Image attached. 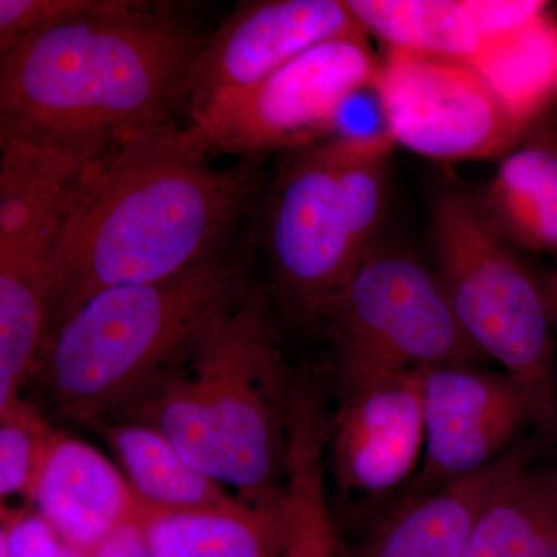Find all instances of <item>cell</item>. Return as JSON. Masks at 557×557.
<instances>
[{
  "instance_id": "1",
  "label": "cell",
  "mask_w": 557,
  "mask_h": 557,
  "mask_svg": "<svg viewBox=\"0 0 557 557\" xmlns=\"http://www.w3.org/2000/svg\"><path fill=\"white\" fill-rule=\"evenodd\" d=\"M211 156L178 123L110 150L51 260L46 341L98 293L166 281L228 247L255 193L258 160L219 168Z\"/></svg>"
},
{
  "instance_id": "2",
  "label": "cell",
  "mask_w": 557,
  "mask_h": 557,
  "mask_svg": "<svg viewBox=\"0 0 557 557\" xmlns=\"http://www.w3.org/2000/svg\"><path fill=\"white\" fill-rule=\"evenodd\" d=\"M208 35L168 2L123 0L0 51V132L95 150L188 115Z\"/></svg>"
},
{
  "instance_id": "3",
  "label": "cell",
  "mask_w": 557,
  "mask_h": 557,
  "mask_svg": "<svg viewBox=\"0 0 557 557\" xmlns=\"http://www.w3.org/2000/svg\"><path fill=\"white\" fill-rule=\"evenodd\" d=\"M292 381L265 295L251 288L188 359L116 420L156 429L194 468L234 487L240 500L276 504L284 486Z\"/></svg>"
},
{
  "instance_id": "4",
  "label": "cell",
  "mask_w": 557,
  "mask_h": 557,
  "mask_svg": "<svg viewBox=\"0 0 557 557\" xmlns=\"http://www.w3.org/2000/svg\"><path fill=\"white\" fill-rule=\"evenodd\" d=\"M244 249L223 248L177 276L106 289L47 338L38 372L54 408L87 428L116 420L188 359L247 296Z\"/></svg>"
},
{
  "instance_id": "5",
  "label": "cell",
  "mask_w": 557,
  "mask_h": 557,
  "mask_svg": "<svg viewBox=\"0 0 557 557\" xmlns=\"http://www.w3.org/2000/svg\"><path fill=\"white\" fill-rule=\"evenodd\" d=\"M395 146L329 137L292 150L262 212V247L288 309L321 318L379 244Z\"/></svg>"
},
{
  "instance_id": "6",
  "label": "cell",
  "mask_w": 557,
  "mask_h": 557,
  "mask_svg": "<svg viewBox=\"0 0 557 557\" xmlns=\"http://www.w3.org/2000/svg\"><path fill=\"white\" fill-rule=\"evenodd\" d=\"M109 152L0 132V409L39 368L50 263Z\"/></svg>"
},
{
  "instance_id": "7",
  "label": "cell",
  "mask_w": 557,
  "mask_h": 557,
  "mask_svg": "<svg viewBox=\"0 0 557 557\" xmlns=\"http://www.w3.org/2000/svg\"><path fill=\"white\" fill-rule=\"evenodd\" d=\"M437 277L471 343L522 381L545 431L557 432L555 339L541 281L516 258L490 215L450 190L434 209Z\"/></svg>"
},
{
  "instance_id": "8",
  "label": "cell",
  "mask_w": 557,
  "mask_h": 557,
  "mask_svg": "<svg viewBox=\"0 0 557 557\" xmlns=\"http://www.w3.org/2000/svg\"><path fill=\"white\" fill-rule=\"evenodd\" d=\"M339 381L443 364H479L437 273L376 244L324 310Z\"/></svg>"
},
{
  "instance_id": "9",
  "label": "cell",
  "mask_w": 557,
  "mask_h": 557,
  "mask_svg": "<svg viewBox=\"0 0 557 557\" xmlns=\"http://www.w3.org/2000/svg\"><path fill=\"white\" fill-rule=\"evenodd\" d=\"M379 67L368 33L327 40L251 86L220 91L189 113V126L211 153L240 160L302 149L332 137L341 110Z\"/></svg>"
},
{
  "instance_id": "10",
  "label": "cell",
  "mask_w": 557,
  "mask_h": 557,
  "mask_svg": "<svg viewBox=\"0 0 557 557\" xmlns=\"http://www.w3.org/2000/svg\"><path fill=\"white\" fill-rule=\"evenodd\" d=\"M375 87L395 143L428 159H491L523 131L468 61L388 49Z\"/></svg>"
},
{
  "instance_id": "11",
  "label": "cell",
  "mask_w": 557,
  "mask_h": 557,
  "mask_svg": "<svg viewBox=\"0 0 557 557\" xmlns=\"http://www.w3.org/2000/svg\"><path fill=\"white\" fill-rule=\"evenodd\" d=\"M424 453L401 502L478 474L504 457L530 424L544 429L530 388L502 370L443 364L420 370Z\"/></svg>"
},
{
  "instance_id": "12",
  "label": "cell",
  "mask_w": 557,
  "mask_h": 557,
  "mask_svg": "<svg viewBox=\"0 0 557 557\" xmlns=\"http://www.w3.org/2000/svg\"><path fill=\"white\" fill-rule=\"evenodd\" d=\"M327 461L344 493L379 497L410 483L424 453L420 370L339 381Z\"/></svg>"
},
{
  "instance_id": "13",
  "label": "cell",
  "mask_w": 557,
  "mask_h": 557,
  "mask_svg": "<svg viewBox=\"0 0 557 557\" xmlns=\"http://www.w3.org/2000/svg\"><path fill=\"white\" fill-rule=\"evenodd\" d=\"M361 33L341 0L242 2L190 64L188 115L220 91L251 86L313 47Z\"/></svg>"
},
{
  "instance_id": "14",
  "label": "cell",
  "mask_w": 557,
  "mask_h": 557,
  "mask_svg": "<svg viewBox=\"0 0 557 557\" xmlns=\"http://www.w3.org/2000/svg\"><path fill=\"white\" fill-rule=\"evenodd\" d=\"M33 507L69 547L89 557L121 527L135 523L139 500L121 469L100 450L64 435Z\"/></svg>"
},
{
  "instance_id": "15",
  "label": "cell",
  "mask_w": 557,
  "mask_h": 557,
  "mask_svg": "<svg viewBox=\"0 0 557 557\" xmlns=\"http://www.w3.org/2000/svg\"><path fill=\"white\" fill-rule=\"evenodd\" d=\"M527 448H512L478 474L417 500L401 502L354 548L339 557H461L475 519L498 486L530 463Z\"/></svg>"
},
{
  "instance_id": "16",
  "label": "cell",
  "mask_w": 557,
  "mask_h": 557,
  "mask_svg": "<svg viewBox=\"0 0 557 557\" xmlns=\"http://www.w3.org/2000/svg\"><path fill=\"white\" fill-rule=\"evenodd\" d=\"M135 523L149 557H281V498L252 505L231 497L208 507L161 509L139 502Z\"/></svg>"
},
{
  "instance_id": "17",
  "label": "cell",
  "mask_w": 557,
  "mask_h": 557,
  "mask_svg": "<svg viewBox=\"0 0 557 557\" xmlns=\"http://www.w3.org/2000/svg\"><path fill=\"white\" fill-rule=\"evenodd\" d=\"M138 500L149 507L183 509L222 504L225 485L188 463L156 429L135 421L95 424Z\"/></svg>"
},
{
  "instance_id": "18",
  "label": "cell",
  "mask_w": 557,
  "mask_h": 557,
  "mask_svg": "<svg viewBox=\"0 0 557 557\" xmlns=\"http://www.w3.org/2000/svg\"><path fill=\"white\" fill-rule=\"evenodd\" d=\"M461 557H557V480L530 463L482 508Z\"/></svg>"
},
{
  "instance_id": "19",
  "label": "cell",
  "mask_w": 557,
  "mask_h": 557,
  "mask_svg": "<svg viewBox=\"0 0 557 557\" xmlns=\"http://www.w3.org/2000/svg\"><path fill=\"white\" fill-rule=\"evenodd\" d=\"M468 62L525 129L557 94V21L547 11L519 30L482 39Z\"/></svg>"
},
{
  "instance_id": "20",
  "label": "cell",
  "mask_w": 557,
  "mask_h": 557,
  "mask_svg": "<svg viewBox=\"0 0 557 557\" xmlns=\"http://www.w3.org/2000/svg\"><path fill=\"white\" fill-rule=\"evenodd\" d=\"M494 225L530 251L557 252V146L531 143L498 168L487 190Z\"/></svg>"
},
{
  "instance_id": "21",
  "label": "cell",
  "mask_w": 557,
  "mask_h": 557,
  "mask_svg": "<svg viewBox=\"0 0 557 557\" xmlns=\"http://www.w3.org/2000/svg\"><path fill=\"white\" fill-rule=\"evenodd\" d=\"M364 32L388 49L468 61L479 49V33L463 0H348Z\"/></svg>"
},
{
  "instance_id": "22",
  "label": "cell",
  "mask_w": 557,
  "mask_h": 557,
  "mask_svg": "<svg viewBox=\"0 0 557 557\" xmlns=\"http://www.w3.org/2000/svg\"><path fill=\"white\" fill-rule=\"evenodd\" d=\"M64 434L32 403L17 398L0 409V498H22L33 507L36 490Z\"/></svg>"
},
{
  "instance_id": "23",
  "label": "cell",
  "mask_w": 557,
  "mask_h": 557,
  "mask_svg": "<svg viewBox=\"0 0 557 557\" xmlns=\"http://www.w3.org/2000/svg\"><path fill=\"white\" fill-rule=\"evenodd\" d=\"M281 557H339L327 504V490L317 482L288 487L281 504Z\"/></svg>"
},
{
  "instance_id": "24",
  "label": "cell",
  "mask_w": 557,
  "mask_h": 557,
  "mask_svg": "<svg viewBox=\"0 0 557 557\" xmlns=\"http://www.w3.org/2000/svg\"><path fill=\"white\" fill-rule=\"evenodd\" d=\"M123 0H0V51L67 22L116 9Z\"/></svg>"
},
{
  "instance_id": "25",
  "label": "cell",
  "mask_w": 557,
  "mask_h": 557,
  "mask_svg": "<svg viewBox=\"0 0 557 557\" xmlns=\"http://www.w3.org/2000/svg\"><path fill=\"white\" fill-rule=\"evenodd\" d=\"M0 557H84L30 507L2 509Z\"/></svg>"
},
{
  "instance_id": "26",
  "label": "cell",
  "mask_w": 557,
  "mask_h": 557,
  "mask_svg": "<svg viewBox=\"0 0 557 557\" xmlns=\"http://www.w3.org/2000/svg\"><path fill=\"white\" fill-rule=\"evenodd\" d=\"M480 40L519 30L547 13L541 0H463Z\"/></svg>"
},
{
  "instance_id": "27",
  "label": "cell",
  "mask_w": 557,
  "mask_h": 557,
  "mask_svg": "<svg viewBox=\"0 0 557 557\" xmlns=\"http://www.w3.org/2000/svg\"><path fill=\"white\" fill-rule=\"evenodd\" d=\"M89 557H149V552L137 523H129L106 539Z\"/></svg>"
},
{
  "instance_id": "28",
  "label": "cell",
  "mask_w": 557,
  "mask_h": 557,
  "mask_svg": "<svg viewBox=\"0 0 557 557\" xmlns=\"http://www.w3.org/2000/svg\"><path fill=\"white\" fill-rule=\"evenodd\" d=\"M541 284L545 296H547L549 317H552L553 330H555L557 336V274H549V276L542 278ZM553 474L557 480V469Z\"/></svg>"
}]
</instances>
